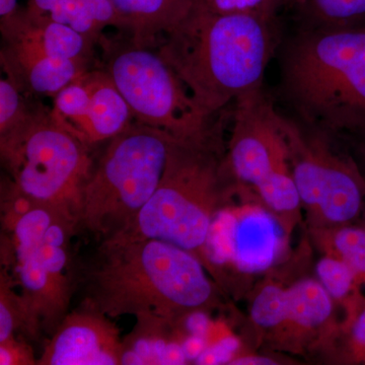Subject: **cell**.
I'll list each match as a JSON object with an SVG mask.
<instances>
[{"label":"cell","mask_w":365,"mask_h":365,"mask_svg":"<svg viewBox=\"0 0 365 365\" xmlns=\"http://www.w3.org/2000/svg\"><path fill=\"white\" fill-rule=\"evenodd\" d=\"M83 302L111 319H179L216 297L198 256L168 242L112 235L78 272Z\"/></svg>","instance_id":"cell-1"},{"label":"cell","mask_w":365,"mask_h":365,"mask_svg":"<svg viewBox=\"0 0 365 365\" xmlns=\"http://www.w3.org/2000/svg\"><path fill=\"white\" fill-rule=\"evenodd\" d=\"M272 18L211 13L195 2L155 50L200 111L213 119L230 103L263 88L275 45Z\"/></svg>","instance_id":"cell-2"},{"label":"cell","mask_w":365,"mask_h":365,"mask_svg":"<svg viewBox=\"0 0 365 365\" xmlns=\"http://www.w3.org/2000/svg\"><path fill=\"white\" fill-rule=\"evenodd\" d=\"M1 267L49 335L69 313L78 284L71 240L78 222L59 209L1 189Z\"/></svg>","instance_id":"cell-3"},{"label":"cell","mask_w":365,"mask_h":365,"mask_svg":"<svg viewBox=\"0 0 365 365\" xmlns=\"http://www.w3.org/2000/svg\"><path fill=\"white\" fill-rule=\"evenodd\" d=\"M282 86L307 121L365 133V24L300 33L285 52Z\"/></svg>","instance_id":"cell-4"},{"label":"cell","mask_w":365,"mask_h":365,"mask_svg":"<svg viewBox=\"0 0 365 365\" xmlns=\"http://www.w3.org/2000/svg\"><path fill=\"white\" fill-rule=\"evenodd\" d=\"M217 132L215 126L198 138L175 139L153 197L130 225L114 235L160 240L201 255L222 172L215 155Z\"/></svg>","instance_id":"cell-5"},{"label":"cell","mask_w":365,"mask_h":365,"mask_svg":"<svg viewBox=\"0 0 365 365\" xmlns=\"http://www.w3.org/2000/svg\"><path fill=\"white\" fill-rule=\"evenodd\" d=\"M175 139L135 120L112 138L83 189L78 227L102 241L128 227L157 190Z\"/></svg>","instance_id":"cell-6"},{"label":"cell","mask_w":365,"mask_h":365,"mask_svg":"<svg viewBox=\"0 0 365 365\" xmlns=\"http://www.w3.org/2000/svg\"><path fill=\"white\" fill-rule=\"evenodd\" d=\"M88 148L42 109H29L20 123L0 135V155L11 187L78 222L93 170Z\"/></svg>","instance_id":"cell-7"},{"label":"cell","mask_w":365,"mask_h":365,"mask_svg":"<svg viewBox=\"0 0 365 365\" xmlns=\"http://www.w3.org/2000/svg\"><path fill=\"white\" fill-rule=\"evenodd\" d=\"M106 50L104 71L128 103L135 121L180 140L204 136L215 126L157 50L131 41L108 45Z\"/></svg>","instance_id":"cell-8"},{"label":"cell","mask_w":365,"mask_h":365,"mask_svg":"<svg viewBox=\"0 0 365 365\" xmlns=\"http://www.w3.org/2000/svg\"><path fill=\"white\" fill-rule=\"evenodd\" d=\"M283 248L282 230L267 211L228 207L215 211L201 255L210 270L232 268L255 274L273 266Z\"/></svg>","instance_id":"cell-9"},{"label":"cell","mask_w":365,"mask_h":365,"mask_svg":"<svg viewBox=\"0 0 365 365\" xmlns=\"http://www.w3.org/2000/svg\"><path fill=\"white\" fill-rule=\"evenodd\" d=\"M281 129L294 155L292 170L300 199L317 206L327 220L345 222L359 212L361 195L359 180L347 165L319 145H307L299 129L281 116Z\"/></svg>","instance_id":"cell-10"},{"label":"cell","mask_w":365,"mask_h":365,"mask_svg":"<svg viewBox=\"0 0 365 365\" xmlns=\"http://www.w3.org/2000/svg\"><path fill=\"white\" fill-rule=\"evenodd\" d=\"M235 108L227 165L237 181L256 187L284 163L287 146L281 115L263 88L235 101Z\"/></svg>","instance_id":"cell-11"},{"label":"cell","mask_w":365,"mask_h":365,"mask_svg":"<svg viewBox=\"0 0 365 365\" xmlns=\"http://www.w3.org/2000/svg\"><path fill=\"white\" fill-rule=\"evenodd\" d=\"M123 338L110 317L81 302L46 342L38 365H121Z\"/></svg>","instance_id":"cell-12"},{"label":"cell","mask_w":365,"mask_h":365,"mask_svg":"<svg viewBox=\"0 0 365 365\" xmlns=\"http://www.w3.org/2000/svg\"><path fill=\"white\" fill-rule=\"evenodd\" d=\"M332 312L331 295L314 280H302L288 289L267 285L252 306V319L263 328H274L285 322L313 328L321 325Z\"/></svg>","instance_id":"cell-13"},{"label":"cell","mask_w":365,"mask_h":365,"mask_svg":"<svg viewBox=\"0 0 365 365\" xmlns=\"http://www.w3.org/2000/svg\"><path fill=\"white\" fill-rule=\"evenodd\" d=\"M6 44L55 58L74 60L88 64L95 41L66 25L37 18L21 9L6 23L0 24Z\"/></svg>","instance_id":"cell-14"},{"label":"cell","mask_w":365,"mask_h":365,"mask_svg":"<svg viewBox=\"0 0 365 365\" xmlns=\"http://www.w3.org/2000/svg\"><path fill=\"white\" fill-rule=\"evenodd\" d=\"M132 43L155 49L191 11L195 0H111Z\"/></svg>","instance_id":"cell-15"},{"label":"cell","mask_w":365,"mask_h":365,"mask_svg":"<svg viewBox=\"0 0 365 365\" xmlns=\"http://www.w3.org/2000/svg\"><path fill=\"white\" fill-rule=\"evenodd\" d=\"M83 79L90 93V108L81 140L88 146L111 140L134 121L133 113L105 71H86Z\"/></svg>","instance_id":"cell-16"},{"label":"cell","mask_w":365,"mask_h":365,"mask_svg":"<svg viewBox=\"0 0 365 365\" xmlns=\"http://www.w3.org/2000/svg\"><path fill=\"white\" fill-rule=\"evenodd\" d=\"M176 319L136 317L133 330L123 338L121 365L186 364Z\"/></svg>","instance_id":"cell-17"},{"label":"cell","mask_w":365,"mask_h":365,"mask_svg":"<svg viewBox=\"0 0 365 365\" xmlns=\"http://www.w3.org/2000/svg\"><path fill=\"white\" fill-rule=\"evenodd\" d=\"M6 45L1 52L6 71L39 95L56 96L88 71L86 64L81 62L46 56L18 45Z\"/></svg>","instance_id":"cell-18"},{"label":"cell","mask_w":365,"mask_h":365,"mask_svg":"<svg viewBox=\"0 0 365 365\" xmlns=\"http://www.w3.org/2000/svg\"><path fill=\"white\" fill-rule=\"evenodd\" d=\"M7 272L0 270V341L13 336L38 339L43 330L39 319Z\"/></svg>","instance_id":"cell-19"},{"label":"cell","mask_w":365,"mask_h":365,"mask_svg":"<svg viewBox=\"0 0 365 365\" xmlns=\"http://www.w3.org/2000/svg\"><path fill=\"white\" fill-rule=\"evenodd\" d=\"M25 9L37 18L71 26L95 42L102 32L86 13L81 0H28Z\"/></svg>","instance_id":"cell-20"},{"label":"cell","mask_w":365,"mask_h":365,"mask_svg":"<svg viewBox=\"0 0 365 365\" xmlns=\"http://www.w3.org/2000/svg\"><path fill=\"white\" fill-rule=\"evenodd\" d=\"M83 74L55 96L54 105L50 111L53 119L79 140L90 108V93L83 83Z\"/></svg>","instance_id":"cell-21"},{"label":"cell","mask_w":365,"mask_h":365,"mask_svg":"<svg viewBox=\"0 0 365 365\" xmlns=\"http://www.w3.org/2000/svg\"><path fill=\"white\" fill-rule=\"evenodd\" d=\"M302 4L314 26L338 28L365 24V0H306Z\"/></svg>","instance_id":"cell-22"},{"label":"cell","mask_w":365,"mask_h":365,"mask_svg":"<svg viewBox=\"0 0 365 365\" xmlns=\"http://www.w3.org/2000/svg\"><path fill=\"white\" fill-rule=\"evenodd\" d=\"M255 188L266 205L279 212L294 210L302 201L294 177L287 172L285 163L276 168Z\"/></svg>","instance_id":"cell-23"},{"label":"cell","mask_w":365,"mask_h":365,"mask_svg":"<svg viewBox=\"0 0 365 365\" xmlns=\"http://www.w3.org/2000/svg\"><path fill=\"white\" fill-rule=\"evenodd\" d=\"M30 108L21 97L19 81L6 72L0 79V135L14 128L25 118Z\"/></svg>","instance_id":"cell-24"},{"label":"cell","mask_w":365,"mask_h":365,"mask_svg":"<svg viewBox=\"0 0 365 365\" xmlns=\"http://www.w3.org/2000/svg\"><path fill=\"white\" fill-rule=\"evenodd\" d=\"M354 272L345 261L324 258L317 266L322 285L334 299H342L351 288Z\"/></svg>","instance_id":"cell-25"},{"label":"cell","mask_w":365,"mask_h":365,"mask_svg":"<svg viewBox=\"0 0 365 365\" xmlns=\"http://www.w3.org/2000/svg\"><path fill=\"white\" fill-rule=\"evenodd\" d=\"M197 4L211 13L220 14H253L273 16L280 0H195Z\"/></svg>","instance_id":"cell-26"},{"label":"cell","mask_w":365,"mask_h":365,"mask_svg":"<svg viewBox=\"0 0 365 365\" xmlns=\"http://www.w3.org/2000/svg\"><path fill=\"white\" fill-rule=\"evenodd\" d=\"M334 242L343 261L356 272L365 273L364 230L354 227L342 228L336 235Z\"/></svg>","instance_id":"cell-27"},{"label":"cell","mask_w":365,"mask_h":365,"mask_svg":"<svg viewBox=\"0 0 365 365\" xmlns=\"http://www.w3.org/2000/svg\"><path fill=\"white\" fill-rule=\"evenodd\" d=\"M0 365H38V359L25 338L13 336L0 341Z\"/></svg>","instance_id":"cell-28"},{"label":"cell","mask_w":365,"mask_h":365,"mask_svg":"<svg viewBox=\"0 0 365 365\" xmlns=\"http://www.w3.org/2000/svg\"><path fill=\"white\" fill-rule=\"evenodd\" d=\"M240 341L232 336L222 338L215 344L208 345L205 351L196 360V364H230L235 359Z\"/></svg>","instance_id":"cell-29"},{"label":"cell","mask_w":365,"mask_h":365,"mask_svg":"<svg viewBox=\"0 0 365 365\" xmlns=\"http://www.w3.org/2000/svg\"><path fill=\"white\" fill-rule=\"evenodd\" d=\"M210 322L203 309L194 311L184 316V329L188 335L198 336L208 340Z\"/></svg>","instance_id":"cell-30"},{"label":"cell","mask_w":365,"mask_h":365,"mask_svg":"<svg viewBox=\"0 0 365 365\" xmlns=\"http://www.w3.org/2000/svg\"><path fill=\"white\" fill-rule=\"evenodd\" d=\"M20 11L19 0H0V24L11 20Z\"/></svg>","instance_id":"cell-31"},{"label":"cell","mask_w":365,"mask_h":365,"mask_svg":"<svg viewBox=\"0 0 365 365\" xmlns=\"http://www.w3.org/2000/svg\"><path fill=\"white\" fill-rule=\"evenodd\" d=\"M230 364L232 365H271L275 364L274 360L270 359H266V357H256V356H246L239 357L235 359L230 362Z\"/></svg>","instance_id":"cell-32"},{"label":"cell","mask_w":365,"mask_h":365,"mask_svg":"<svg viewBox=\"0 0 365 365\" xmlns=\"http://www.w3.org/2000/svg\"><path fill=\"white\" fill-rule=\"evenodd\" d=\"M353 335H354V339L356 340V342L365 345V312L355 323L354 328H353Z\"/></svg>","instance_id":"cell-33"},{"label":"cell","mask_w":365,"mask_h":365,"mask_svg":"<svg viewBox=\"0 0 365 365\" xmlns=\"http://www.w3.org/2000/svg\"><path fill=\"white\" fill-rule=\"evenodd\" d=\"M302 2V4H304L306 0H280L281 4H284V2Z\"/></svg>","instance_id":"cell-34"}]
</instances>
